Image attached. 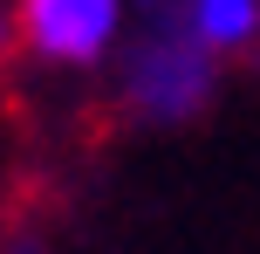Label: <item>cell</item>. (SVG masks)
<instances>
[{"label": "cell", "mask_w": 260, "mask_h": 254, "mask_svg": "<svg viewBox=\"0 0 260 254\" xmlns=\"http://www.w3.org/2000/svg\"><path fill=\"white\" fill-rule=\"evenodd\" d=\"M185 27L212 55H233L260 35V0H185Z\"/></svg>", "instance_id": "3"}, {"label": "cell", "mask_w": 260, "mask_h": 254, "mask_svg": "<svg viewBox=\"0 0 260 254\" xmlns=\"http://www.w3.org/2000/svg\"><path fill=\"white\" fill-rule=\"evenodd\" d=\"M14 35L55 69H96L123 35V0H14Z\"/></svg>", "instance_id": "2"}, {"label": "cell", "mask_w": 260, "mask_h": 254, "mask_svg": "<svg viewBox=\"0 0 260 254\" xmlns=\"http://www.w3.org/2000/svg\"><path fill=\"white\" fill-rule=\"evenodd\" d=\"M144 7L151 21L130 48V103L151 124H185L192 110H206L219 55L185 27V0H144Z\"/></svg>", "instance_id": "1"}]
</instances>
